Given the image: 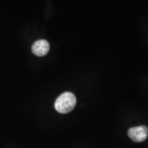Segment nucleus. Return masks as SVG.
<instances>
[{"label": "nucleus", "mask_w": 148, "mask_h": 148, "mask_svg": "<svg viewBox=\"0 0 148 148\" xmlns=\"http://www.w3.org/2000/svg\"><path fill=\"white\" fill-rule=\"evenodd\" d=\"M129 137L133 141L140 143L145 140L148 136V127L145 125L131 127L127 131Z\"/></svg>", "instance_id": "2"}, {"label": "nucleus", "mask_w": 148, "mask_h": 148, "mask_svg": "<svg viewBox=\"0 0 148 148\" xmlns=\"http://www.w3.org/2000/svg\"><path fill=\"white\" fill-rule=\"evenodd\" d=\"M49 51V44L46 40H38L33 44L32 51L37 56H44Z\"/></svg>", "instance_id": "3"}, {"label": "nucleus", "mask_w": 148, "mask_h": 148, "mask_svg": "<svg viewBox=\"0 0 148 148\" xmlns=\"http://www.w3.org/2000/svg\"><path fill=\"white\" fill-rule=\"evenodd\" d=\"M76 105V97L71 92H65L57 98L55 101V108L58 112L66 114L71 112Z\"/></svg>", "instance_id": "1"}]
</instances>
